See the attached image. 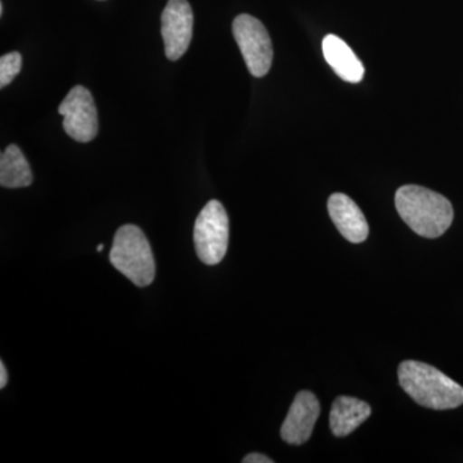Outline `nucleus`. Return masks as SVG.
Wrapping results in <instances>:
<instances>
[{"label":"nucleus","instance_id":"obj_1","mask_svg":"<svg viewBox=\"0 0 463 463\" xmlns=\"http://www.w3.org/2000/svg\"><path fill=\"white\" fill-rule=\"evenodd\" d=\"M398 214L419 236L438 239L452 225L453 206L443 194L421 187L403 185L395 194Z\"/></svg>","mask_w":463,"mask_h":463},{"label":"nucleus","instance_id":"obj_2","mask_svg":"<svg viewBox=\"0 0 463 463\" xmlns=\"http://www.w3.org/2000/svg\"><path fill=\"white\" fill-rule=\"evenodd\" d=\"M399 383L417 404L435 411L463 404V388L430 364L405 361L398 368Z\"/></svg>","mask_w":463,"mask_h":463},{"label":"nucleus","instance_id":"obj_3","mask_svg":"<svg viewBox=\"0 0 463 463\" xmlns=\"http://www.w3.org/2000/svg\"><path fill=\"white\" fill-rule=\"evenodd\" d=\"M109 261L134 285L146 288L151 285L156 274L154 254L147 237L141 228L127 224L116 232Z\"/></svg>","mask_w":463,"mask_h":463},{"label":"nucleus","instance_id":"obj_4","mask_svg":"<svg viewBox=\"0 0 463 463\" xmlns=\"http://www.w3.org/2000/svg\"><path fill=\"white\" fill-rule=\"evenodd\" d=\"M194 241L203 264L216 265L223 260L230 243V218L219 201H209L201 210L194 223Z\"/></svg>","mask_w":463,"mask_h":463},{"label":"nucleus","instance_id":"obj_5","mask_svg":"<svg viewBox=\"0 0 463 463\" xmlns=\"http://www.w3.org/2000/svg\"><path fill=\"white\" fill-rule=\"evenodd\" d=\"M232 30L250 74L263 78L269 72L273 61L272 41L267 29L258 18L240 14L234 18Z\"/></svg>","mask_w":463,"mask_h":463},{"label":"nucleus","instance_id":"obj_6","mask_svg":"<svg viewBox=\"0 0 463 463\" xmlns=\"http://www.w3.org/2000/svg\"><path fill=\"white\" fill-rule=\"evenodd\" d=\"M63 116V129L76 142L88 143L99 133V114L93 96L87 88L76 85L58 108Z\"/></svg>","mask_w":463,"mask_h":463},{"label":"nucleus","instance_id":"obj_7","mask_svg":"<svg viewBox=\"0 0 463 463\" xmlns=\"http://www.w3.org/2000/svg\"><path fill=\"white\" fill-rule=\"evenodd\" d=\"M194 33V12L187 0H169L161 16L165 54L176 61L187 52Z\"/></svg>","mask_w":463,"mask_h":463},{"label":"nucleus","instance_id":"obj_8","mask_svg":"<svg viewBox=\"0 0 463 463\" xmlns=\"http://www.w3.org/2000/svg\"><path fill=\"white\" fill-rule=\"evenodd\" d=\"M321 405L313 392H298L289 407L288 417L281 428V438L291 446H301L312 437Z\"/></svg>","mask_w":463,"mask_h":463},{"label":"nucleus","instance_id":"obj_9","mask_svg":"<svg viewBox=\"0 0 463 463\" xmlns=\"http://www.w3.org/2000/svg\"><path fill=\"white\" fill-rule=\"evenodd\" d=\"M328 214L344 239L352 243H362L368 239L370 227L359 206L344 194H331L328 199Z\"/></svg>","mask_w":463,"mask_h":463},{"label":"nucleus","instance_id":"obj_10","mask_svg":"<svg viewBox=\"0 0 463 463\" xmlns=\"http://www.w3.org/2000/svg\"><path fill=\"white\" fill-rule=\"evenodd\" d=\"M323 56L336 75L347 83H361L364 78V66L352 48L336 35L326 36L322 44Z\"/></svg>","mask_w":463,"mask_h":463},{"label":"nucleus","instance_id":"obj_11","mask_svg":"<svg viewBox=\"0 0 463 463\" xmlns=\"http://www.w3.org/2000/svg\"><path fill=\"white\" fill-rule=\"evenodd\" d=\"M371 407L361 399L339 397L332 403L330 428L337 438L347 437L371 416Z\"/></svg>","mask_w":463,"mask_h":463},{"label":"nucleus","instance_id":"obj_12","mask_svg":"<svg viewBox=\"0 0 463 463\" xmlns=\"http://www.w3.org/2000/svg\"><path fill=\"white\" fill-rule=\"evenodd\" d=\"M32 183L33 172L25 155L18 146H8L0 157V184L5 188H23Z\"/></svg>","mask_w":463,"mask_h":463},{"label":"nucleus","instance_id":"obj_13","mask_svg":"<svg viewBox=\"0 0 463 463\" xmlns=\"http://www.w3.org/2000/svg\"><path fill=\"white\" fill-rule=\"evenodd\" d=\"M23 69V56L18 52L5 54L0 58V88H5L14 81Z\"/></svg>","mask_w":463,"mask_h":463},{"label":"nucleus","instance_id":"obj_14","mask_svg":"<svg viewBox=\"0 0 463 463\" xmlns=\"http://www.w3.org/2000/svg\"><path fill=\"white\" fill-rule=\"evenodd\" d=\"M243 463H273V459L269 457L261 455V453H251L242 459Z\"/></svg>","mask_w":463,"mask_h":463},{"label":"nucleus","instance_id":"obj_15","mask_svg":"<svg viewBox=\"0 0 463 463\" xmlns=\"http://www.w3.org/2000/svg\"><path fill=\"white\" fill-rule=\"evenodd\" d=\"M8 383V373L5 370V365L0 362V389H5Z\"/></svg>","mask_w":463,"mask_h":463},{"label":"nucleus","instance_id":"obj_16","mask_svg":"<svg viewBox=\"0 0 463 463\" xmlns=\"http://www.w3.org/2000/svg\"><path fill=\"white\" fill-rule=\"evenodd\" d=\"M103 248H105V245H103V243H100V245L97 246V251H102Z\"/></svg>","mask_w":463,"mask_h":463},{"label":"nucleus","instance_id":"obj_17","mask_svg":"<svg viewBox=\"0 0 463 463\" xmlns=\"http://www.w3.org/2000/svg\"><path fill=\"white\" fill-rule=\"evenodd\" d=\"M3 11H5V7H3V3H0V16H3Z\"/></svg>","mask_w":463,"mask_h":463}]
</instances>
